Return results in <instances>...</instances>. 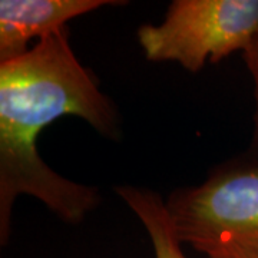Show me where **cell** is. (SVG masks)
<instances>
[{
    "label": "cell",
    "mask_w": 258,
    "mask_h": 258,
    "mask_svg": "<svg viewBox=\"0 0 258 258\" xmlns=\"http://www.w3.org/2000/svg\"><path fill=\"white\" fill-rule=\"evenodd\" d=\"M72 115L99 135L119 141L120 115L81 63L68 28L36 42L25 55L0 63V244L10 237L16 198L30 195L66 224H81L102 198L95 186L55 172L37 151L47 125Z\"/></svg>",
    "instance_id": "cell-1"
},
{
    "label": "cell",
    "mask_w": 258,
    "mask_h": 258,
    "mask_svg": "<svg viewBox=\"0 0 258 258\" xmlns=\"http://www.w3.org/2000/svg\"><path fill=\"white\" fill-rule=\"evenodd\" d=\"M165 207L178 240L207 258H258V157L214 166L201 184L176 188Z\"/></svg>",
    "instance_id": "cell-2"
},
{
    "label": "cell",
    "mask_w": 258,
    "mask_h": 258,
    "mask_svg": "<svg viewBox=\"0 0 258 258\" xmlns=\"http://www.w3.org/2000/svg\"><path fill=\"white\" fill-rule=\"evenodd\" d=\"M258 35V0H174L162 22L137 30L149 62H172L198 74L244 52Z\"/></svg>",
    "instance_id": "cell-3"
},
{
    "label": "cell",
    "mask_w": 258,
    "mask_h": 258,
    "mask_svg": "<svg viewBox=\"0 0 258 258\" xmlns=\"http://www.w3.org/2000/svg\"><path fill=\"white\" fill-rule=\"evenodd\" d=\"M119 0H0V63L25 55L33 39L42 40L74 19Z\"/></svg>",
    "instance_id": "cell-4"
},
{
    "label": "cell",
    "mask_w": 258,
    "mask_h": 258,
    "mask_svg": "<svg viewBox=\"0 0 258 258\" xmlns=\"http://www.w3.org/2000/svg\"><path fill=\"white\" fill-rule=\"evenodd\" d=\"M120 200L128 205L144 228L152 244L155 258H186L182 244L176 237L172 221L161 194L142 186L120 185L115 188Z\"/></svg>",
    "instance_id": "cell-5"
},
{
    "label": "cell",
    "mask_w": 258,
    "mask_h": 258,
    "mask_svg": "<svg viewBox=\"0 0 258 258\" xmlns=\"http://www.w3.org/2000/svg\"><path fill=\"white\" fill-rule=\"evenodd\" d=\"M242 57L254 82V98H255L254 129H252V139H251V147L248 152L258 157V35L251 42V45L242 52Z\"/></svg>",
    "instance_id": "cell-6"
}]
</instances>
